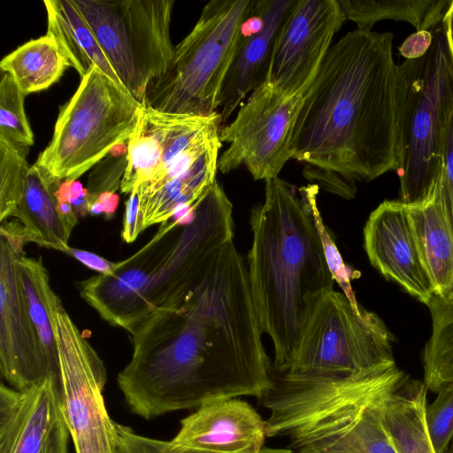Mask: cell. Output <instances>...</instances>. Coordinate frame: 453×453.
Listing matches in <instances>:
<instances>
[{"label":"cell","mask_w":453,"mask_h":453,"mask_svg":"<svg viewBox=\"0 0 453 453\" xmlns=\"http://www.w3.org/2000/svg\"><path fill=\"white\" fill-rule=\"evenodd\" d=\"M262 334L247 265L231 241L182 304L136 326L118 385L146 420L240 396L260 400L274 383Z\"/></svg>","instance_id":"obj_1"},{"label":"cell","mask_w":453,"mask_h":453,"mask_svg":"<svg viewBox=\"0 0 453 453\" xmlns=\"http://www.w3.org/2000/svg\"><path fill=\"white\" fill-rule=\"evenodd\" d=\"M393 34L353 30L334 43L303 96L291 158L370 181L400 165Z\"/></svg>","instance_id":"obj_2"},{"label":"cell","mask_w":453,"mask_h":453,"mask_svg":"<svg viewBox=\"0 0 453 453\" xmlns=\"http://www.w3.org/2000/svg\"><path fill=\"white\" fill-rule=\"evenodd\" d=\"M319 186L295 188L279 177L265 180V200L250 213L248 280L263 334L272 340L273 371L289 358L318 297L334 288L313 216Z\"/></svg>","instance_id":"obj_3"},{"label":"cell","mask_w":453,"mask_h":453,"mask_svg":"<svg viewBox=\"0 0 453 453\" xmlns=\"http://www.w3.org/2000/svg\"><path fill=\"white\" fill-rule=\"evenodd\" d=\"M421 58L398 65L401 202L426 199L441 174V139L453 110V60L442 27Z\"/></svg>","instance_id":"obj_4"},{"label":"cell","mask_w":453,"mask_h":453,"mask_svg":"<svg viewBox=\"0 0 453 453\" xmlns=\"http://www.w3.org/2000/svg\"><path fill=\"white\" fill-rule=\"evenodd\" d=\"M395 337L382 319L329 289L311 306L288 360L275 377L317 380L384 371L396 364Z\"/></svg>","instance_id":"obj_5"},{"label":"cell","mask_w":453,"mask_h":453,"mask_svg":"<svg viewBox=\"0 0 453 453\" xmlns=\"http://www.w3.org/2000/svg\"><path fill=\"white\" fill-rule=\"evenodd\" d=\"M256 0H211L174 47L169 67L150 83L142 105L173 114L210 116Z\"/></svg>","instance_id":"obj_6"},{"label":"cell","mask_w":453,"mask_h":453,"mask_svg":"<svg viewBox=\"0 0 453 453\" xmlns=\"http://www.w3.org/2000/svg\"><path fill=\"white\" fill-rule=\"evenodd\" d=\"M142 104L97 67L81 79L60 109L53 135L35 165L60 181L78 180L127 143Z\"/></svg>","instance_id":"obj_7"},{"label":"cell","mask_w":453,"mask_h":453,"mask_svg":"<svg viewBox=\"0 0 453 453\" xmlns=\"http://www.w3.org/2000/svg\"><path fill=\"white\" fill-rule=\"evenodd\" d=\"M126 90L141 104L174 54L173 0H72Z\"/></svg>","instance_id":"obj_8"},{"label":"cell","mask_w":453,"mask_h":453,"mask_svg":"<svg viewBox=\"0 0 453 453\" xmlns=\"http://www.w3.org/2000/svg\"><path fill=\"white\" fill-rule=\"evenodd\" d=\"M60 364L61 407L76 453H115V421L103 391L104 362L82 335L52 288L48 293Z\"/></svg>","instance_id":"obj_9"},{"label":"cell","mask_w":453,"mask_h":453,"mask_svg":"<svg viewBox=\"0 0 453 453\" xmlns=\"http://www.w3.org/2000/svg\"><path fill=\"white\" fill-rule=\"evenodd\" d=\"M304 95L288 96L267 80L241 106L234 119L220 129L229 143L218 170L230 173L245 166L254 180L277 178L291 158L294 127Z\"/></svg>","instance_id":"obj_10"},{"label":"cell","mask_w":453,"mask_h":453,"mask_svg":"<svg viewBox=\"0 0 453 453\" xmlns=\"http://www.w3.org/2000/svg\"><path fill=\"white\" fill-rule=\"evenodd\" d=\"M385 398L355 384L321 388L298 414L293 434L296 445L303 450L396 453L381 424Z\"/></svg>","instance_id":"obj_11"},{"label":"cell","mask_w":453,"mask_h":453,"mask_svg":"<svg viewBox=\"0 0 453 453\" xmlns=\"http://www.w3.org/2000/svg\"><path fill=\"white\" fill-rule=\"evenodd\" d=\"M345 20L337 0H295L275 39L269 81L305 95Z\"/></svg>","instance_id":"obj_12"},{"label":"cell","mask_w":453,"mask_h":453,"mask_svg":"<svg viewBox=\"0 0 453 453\" xmlns=\"http://www.w3.org/2000/svg\"><path fill=\"white\" fill-rule=\"evenodd\" d=\"M0 233V369L9 385L21 390L51 379L19 273L18 262L25 254V242L15 235Z\"/></svg>","instance_id":"obj_13"},{"label":"cell","mask_w":453,"mask_h":453,"mask_svg":"<svg viewBox=\"0 0 453 453\" xmlns=\"http://www.w3.org/2000/svg\"><path fill=\"white\" fill-rule=\"evenodd\" d=\"M180 227L172 219L161 223L142 248L115 263L109 273L77 282L81 297L109 324L131 334L144 319L146 288L173 246Z\"/></svg>","instance_id":"obj_14"},{"label":"cell","mask_w":453,"mask_h":453,"mask_svg":"<svg viewBox=\"0 0 453 453\" xmlns=\"http://www.w3.org/2000/svg\"><path fill=\"white\" fill-rule=\"evenodd\" d=\"M265 419L248 402L233 398L203 404L180 420L161 453H261Z\"/></svg>","instance_id":"obj_15"},{"label":"cell","mask_w":453,"mask_h":453,"mask_svg":"<svg viewBox=\"0 0 453 453\" xmlns=\"http://www.w3.org/2000/svg\"><path fill=\"white\" fill-rule=\"evenodd\" d=\"M364 248L371 265L386 279L427 305L434 289L406 204L385 200L371 212L364 227Z\"/></svg>","instance_id":"obj_16"},{"label":"cell","mask_w":453,"mask_h":453,"mask_svg":"<svg viewBox=\"0 0 453 453\" xmlns=\"http://www.w3.org/2000/svg\"><path fill=\"white\" fill-rule=\"evenodd\" d=\"M219 117V111L195 116L162 112L142 105L127 142L121 192L129 195L159 175Z\"/></svg>","instance_id":"obj_17"},{"label":"cell","mask_w":453,"mask_h":453,"mask_svg":"<svg viewBox=\"0 0 453 453\" xmlns=\"http://www.w3.org/2000/svg\"><path fill=\"white\" fill-rule=\"evenodd\" d=\"M60 383L0 388V453H42L63 418Z\"/></svg>","instance_id":"obj_18"},{"label":"cell","mask_w":453,"mask_h":453,"mask_svg":"<svg viewBox=\"0 0 453 453\" xmlns=\"http://www.w3.org/2000/svg\"><path fill=\"white\" fill-rule=\"evenodd\" d=\"M295 0H256L257 29L241 35L219 96L221 122L269 78L275 39Z\"/></svg>","instance_id":"obj_19"},{"label":"cell","mask_w":453,"mask_h":453,"mask_svg":"<svg viewBox=\"0 0 453 453\" xmlns=\"http://www.w3.org/2000/svg\"><path fill=\"white\" fill-rule=\"evenodd\" d=\"M407 209L434 295L452 296L453 229L440 197L439 182L426 199L407 205Z\"/></svg>","instance_id":"obj_20"},{"label":"cell","mask_w":453,"mask_h":453,"mask_svg":"<svg viewBox=\"0 0 453 453\" xmlns=\"http://www.w3.org/2000/svg\"><path fill=\"white\" fill-rule=\"evenodd\" d=\"M427 390L408 375L380 404L381 424L396 453H435L425 418Z\"/></svg>","instance_id":"obj_21"},{"label":"cell","mask_w":453,"mask_h":453,"mask_svg":"<svg viewBox=\"0 0 453 453\" xmlns=\"http://www.w3.org/2000/svg\"><path fill=\"white\" fill-rule=\"evenodd\" d=\"M43 4L47 12L46 35L56 42L69 66L74 68L81 78L97 67L124 88L73 1L45 0Z\"/></svg>","instance_id":"obj_22"},{"label":"cell","mask_w":453,"mask_h":453,"mask_svg":"<svg viewBox=\"0 0 453 453\" xmlns=\"http://www.w3.org/2000/svg\"><path fill=\"white\" fill-rule=\"evenodd\" d=\"M61 182L35 164L31 165L13 217L22 226L26 242H35L63 252L69 246L70 238L57 209L55 192Z\"/></svg>","instance_id":"obj_23"},{"label":"cell","mask_w":453,"mask_h":453,"mask_svg":"<svg viewBox=\"0 0 453 453\" xmlns=\"http://www.w3.org/2000/svg\"><path fill=\"white\" fill-rule=\"evenodd\" d=\"M219 149L209 151L190 170L160 188L147 194L139 193L143 229L171 219L180 208L198 204L217 181Z\"/></svg>","instance_id":"obj_24"},{"label":"cell","mask_w":453,"mask_h":453,"mask_svg":"<svg viewBox=\"0 0 453 453\" xmlns=\"http://www.w3.org/2000/svg\"><path fill=\"white\" fill-rule=\"evenodd\" d=\"M68 66L59 47L48 35L25 42L0 62L1 71L12 77L25 96L50 87Z\"/></svg>","instance_id":"obj_25"},{"label":"cell","mask_w":453,"mask_h":453,"mask_svg":"<svg viewBox=\"0 0 453 453\" xmlns=\"http://www.w3.org/2000/svg\"><path fill=\"white\" fill-rule=\"evenodd\" d=\"M27 309L50 378L60 383V364L56 331L48 293L50 278L41 257L21 255L18 262Z\"/></svg>","instance_id":"obj_26"},{"label":"cell","mask_w":453,"mask_h":453,"mask_svg":"<svg viewBox=\"0 0 453 453\" xmlns=\"http://www.w3.org/2000/svg\"><path fill=\"white\" fill-rule=\"evenodd\" d=\"M346 19L358 30L372 31L381 19L407 21L417 31L428 30L442 21L451 0H337Z\"/></svg>","instance_id":"obj_27"},{"label":"cell","mask_w":453,"mask_h":453,"mask_svg":"<svg viewBox=\"0 0 453 453\" xmlns=\"http://www.w3.org/2000/svg\"><path fill=\"white\" fill-rule=\"evenodd\" d=\"M426 306L432 319V334L423 350V381L427 389L436 393L453 382V295H433Z\"/></svg>","instance_id":"obj_28"},{"label":"cell","mask_w":453,"mask_h":453,"mask_svg":"<svg viewBox=\"0 0 453 453\" xmlns=\"http://www.w3.org/2000/svg\"><path fill=\"white\" fill-rule=\"evenodd\" d=\"M28 148L0 139V221L13 216L20 202L27 172Z\"/></svg>","instance_id":"obj_29"},{"label":"cell","mask_w":453,"mask_h":453,"mask_svg":"<svg viewBox=\"0 0 453 453\" xmlns=\"http://www.w3.org/2000/svg\"><path fill=\"white\" fill-rule=\"evenodd\" d=\"M25 95L12 77L2 72L0 82V139L14 145L34 144V134L24 108Z\"/></svg>","instance_id":"obj_30"},{"label":"cell","mask_w":453,"mask_h":453,"mask_svg":"<svg viewBox=\"0 0 453 453\" xmlns=\"http://www.w3.org/2000/svg\"><path fill=\"white\" fill-rule=\"evenodd\" d=\"M426 408V423L435 453H444L453 439V382L442 386Z\"/></svg>","instance_id":"obj_31"},{"label":"cell","mask_w":453,"mask_h":453,"mask_svg":"<svg viewBox=\"0 0 453 453\" xmlns=\"http://www.w3.org/2000/svg\"><path fill=\"white\" fill-rule=\"evenodd\" d=\"M441 174L440 197L453 229V110L449 115L441 139Z\"/></svg>","instance_id":"obj_32"},{"label":"cell","mask_w":453,"mask_h":453,"mask_svg":"<svg viewBox=\"0 0 453 453\" xmlns=\"http://www.w3.org/2000/svg\"><path fill=\"white\" fill-rule=\"evenodd\" d=\"M303 175L307 180L323 189L338 195L346 199L355 196L357 188L355 181L350 180L342 175L330 170L322 169L311 165H307L303 169Z\"/></svg>","instance_id":"obj_33"},{"label":"cell","mask_w":453,"mask_h":453,"mask_svg":"<svg viewBox=\"0 0 453 453\" xmlns=\"http://www.w3.org/2000/svg\"><path fill=\"white\" fill-rule=\"evenodd\" d=\"M162 441L137 434L133 430L123 433L115 453H161ZM261 453H294L290 448L265 447Z\"/></svg>","instance_id":"obj_34"},{"label":"cell","mask_w":453,"mask_h":453,"mask_svg":"<svg viewBox=\"0 0 453 453\" xmlns=\"http://www.w3.org/2000/svg\"><path fill=\"white\" fill-rule=\"evenodd\" d=\"M55 197L68 202L79 218L88 214L91 196L78 180L62 181L55 192Z\"/></svg>","instance_id":"obj_35"},{"label":"cell","mask_w":453,"mask_h":453,"mask_svg":"<svg viewBox=\"0 0 453 453\" xmlns=\"http://www.w3.org/2000/svg\"><path fill=\"white\" fill-rule=\"evenodd\" d=\"M143 230V222L140 214L139 188H137L128 195L125 203L121 237L126 242L131 243Z\"/></svg>","instance_id":"obj_36"},{"label":"cell","mask_w":453,"mask_h":453,"mask_svg":"<svg viewBox=\"0 0 453 453\" xmlns=\"http://www.w3.org/2000/svg\"><path fill=\"white\" fill-rule=\"evenodd\" d=\"M434 35L429 30L416 31L402 43L399 51L405 59L423 57L433 43Z\"/></svg>","instance_id":"obj_37"},{"label":"cell","mask_w":453,"mask_h":453,"mask_svg":"<svg viewBox=\"0 0 453 453\" xmlns=\"http://www.w3.org/2000/svg\"><path fill=\"white\" fill-rule=\"evenodd\" d=\"M63 252L72 256L85 266L99 273H109L115 265V263H112L106 258L88 250L68 246L63 250Z\"/></svg>","instance_id":"obj_38"},{"label":"cell","mask_w":453,"mask_h":453,"mask_svg":"<svg viewBox=\"0 0 453 453\" xmlns=\"http://www.w3.org/2000/svg\"><path fill=\"white\" fill-rule=\"evenodd\" d=\"M69 434L63 418L53 431L42 453H68Z\"/></svg>","instance_id":"obj_39"},{"label":"cell","mask_w":453,"mask_h":453,"mask_svg":"<svg viewBox=\"0 0 453 453\" xmlns=\"http://www.w3.org/2000/svg\"><path fill=\"white\" fill-rule=\"evenodd\" d=\"M93 200H96L100 203L105 218L111 219L118 208L119 196L115 192L105 191L99 194Z\"/></svg>","instance_id":"obj_40"},{"label":"cell","mask_w":453,"mask_h":453,"mask_svg":"<svg viewBox=\"0 0 453 453\" xmlns=\"http://www.w3.org/2000/svg\"><path fill=\"white\" fill-rule=\"evenodd\" d=\"M441 24L453 60V0H451L449 6L444 13Z\"/></svg>","instance_id":"obj_41"},{"label":"cell","mask_w":453,"mask_h":453,"mask_svg":"<svg viewBox=\"0 0 453 453\" xmlns=\"http://www.w3.org/2000/svg\"><path fill=\"white\" fill-rule=\"evenodd\" d=\"M298 453H350L344 450H336V449H310L304 450Z\"/></svg>","instance_id":"obj_42"},{"label":"cell","mask_w":453,"mask_h":453,"mask_svg":"<svg viewBox=\"0 0 453 453\" xmlns=\"http://www.w3.org/2000/svg\"><path fill=\"white\" fill-rule=\"evenodd\" d=\"M444 453H453V439Z\"/></svg>","instance_id":"obj_43"}]
</instances>
